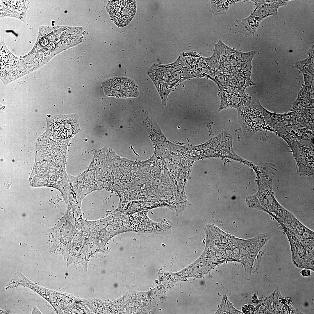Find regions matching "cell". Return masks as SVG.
<instances>
[{
    "label": "cell",
    "instance_id": "1",
    "mask_svg": "<svg viewBox=\"0 0 314 314\" xmlns=\"http://www.w3.org/2000/svg\"><path fill=\"white\" fill-rule=\"evenodd\" d=\"M251 97L249 105L237 109L238 122L242 127L243 136L246 139L264 129L267 125L263 114L264 108L259 99L253 95Z\"/></svg>",
    "mask_w": 314,
    "mask_h": 314
},
{
    "label": "cell",
    "instance_id": "2",
    "mask_svg": "<svg viewBox=\"0 0 314 314\" xmlns=\"http://www.w3.org/2000/svg\"><path fill=\"white\" fill-rule=\"evenodd\" d=\"M197 148L198 159L225 157L240 161L242 159L234 152L232 136L227 130H223L216 136L198 146Z\"/></svg>",
    "mask_w": 314,
    "mask_h": 314
},
{
    "label": "cell",
    "instance_id": "3",
    "mask_svg": "<svg viewBox=\"0 0 314 314\" xmlns=\"http://www.w3.org/2000/svg\"><path fill=\"white\" fill-rule=\"evenodd\" d=\"M267 176L265 187H263L262 194H257L250 197L246 200L249 207L265 211L273 217L278 222H282L285 219L288 210L283 207L277 201L272 191V180Z\"/></svg>",
    "mask_w": 314,
    "mask_h": 314
},
{
    "label": "cell",
    "instance_id": "4",
    "mask_svg": "<svg viewBox=\"0 0 314 314\" xmlns=\"http://www.w3.org/2000/svg\"><path fill=\"white\" fill-rule=\"evenodd\" d=\"M107 9L115 23L119 27L128 25L134 17L136 4L133 0L110 1Z\"/></svg>",
    "mask_w": 314,
    "mask_h": 314
},
{
    "label": "cell",
    "instance_id": "5",
    "mask_svg": "<svg viewBox=\"0 0 314 314\" xmlns=\"http://www.w3.org/2000/svg\"><path fill=\"white\" fill-rule=\"evenodd\" d=\"M20 287L30 288L49 302L55 312L60 311L67 304L69 299L67 293L57 291L36 284L25 276L20 279Z\"/></svg>",
    "mask_w": 314,
    "mask_h": 314
},
{
    "label": "cell",
    "instance_id": "6",
    "mask_svg": "<svg viewBox=\"0 0 314 314\" xmlns=\"http://www.w3.org/2000/svg\"><path fill=\"white\" fill-rule=\"evenodd\" d=\"M273 233L268 232L248 239H242L238 250L239 258L244 263L253 262L259 251L272 237Z\"/></svg>",
    "mask_w": 314,
    "mask_h": 314
},
{
    "label": "cell",
    "instance_id": "7",
    "mask_svg": "<svg viewBox=\"0 0 314 314\" xmlns=\"http://www.w3.org/2000/svg\"><path fill=\"white\" fill-rule=\"evenodd\" d=\"M105 93L118 97H134L139 94L137 86L132 80L118 77L109 79L103 83Z\"/></svg>",
    "mask_w": 314,
    "mask_h": 314
},
{
    "label": "cell",
    "instance_id": "8",
    "mask_svg": "<svg viewBox=\"0 0 314 314\" xmlns=\"http://www.w3.org/2000/svg\"><path fill=\"white\" fill-rule=\"evenodd\" d=\"M51 128L56 137L61 140L71 138L80 131L78 116L71 115L58 118L53 122Z\"/></svg>",
    "mask_w": 314,
    "mask_h": 314
},
{
    "label": "cell",
    "instance_id": "9",
    "mask_svg": "<svg viewBox=\"0 0 314 314\" xmlns=\"http://www.w3.org/2000/svg\"><path fill=\"white\" fill-rule=\"evenodd\" d=\"M205 231L206 241L224 246L233 250H238L242 240L212 224L207 225Z\"/></svg>",
    "mask_w": 314,
    "mask_h": 314
},
{
    "label": "cell",
    "instance_id": "10",
    "mask_svg": "<svg viewBox=\"0 0 314 314\" xmlns=\"http://www.w3.org/2000/svg\"><path fill=\"white\" fill-rule=\"evenodd\" d=\"M220 100L218 111L229 108H238L249 105L251 97L246 94L245 91L224 89L220 90L218 94Z\"/></svg>",
    "mask_w": 314,
    "mask_h": 314
},
{
    "label": "cell",
    "instance_id": "11",
    "mask_svg": "<svg viewBox=\"0 0 314 314\" xmlns=\"http://www.w3.org/2000/svg\"><path fill=\"white\" fill-rule=\"evenodd\" d=\"M0 71L1 79L6 84L23 75L19 69L17 59L2 47L1 49Z\"/></svg>",
    "mask_w": 314,
    "mask_h": 314
},
{
    "label": "cell",
    "instance_id": "12",
    "mask_svg": "<svg viewBox=\"0 0 314 314\" xmlns=\"http://www.w3.org/2000/svg\"><path fill=\"white\" fill-rule=\"evenodd\" d=\"M280 225L289 240L293 262L299 261L302 262L313 263L314 250H310L307 248L290 230L283 225Z\"/></svg>",
    "mask_w": 314,
    "mask_h": 314
},
{
    "label": "cell",
    "instance_id": "13",
    "mask_svg": "<svg viewBox=\"0 0 314 314\" xmlns=\"http://www.w3.org/2000/svg\"><path fill=\"white\" fill-rule=\"evenodd\" d=\"M172 65L152 66L148 71V74L152 80L162 99L165 103V87L172 72L176 68Z\"/></svg>",
    "mask_w": 314,
    "mask_h": 314
},
{
    "label": "cell",
    "instance_id": "14",
    "mask_svg": "<svg viewBox=\"0 0 314 314\" xmlns=\"http://www.w3.org/2000/svg\"><path fill=\"white\" fill-rule=\"evenodd\" d=\"M256 7L251 14L258 17L261 21L265 18L272 16L278 18L277 10L281 6H286L289 1L253 0Z\"/></svg>",
    "mask_w": 314,
    "mask_h": 314
},
{
    "label": "cell",
    "instance_id": "15",
    "mask_svg": "<svg viewBox=\"0 0 314 314\" xmlns=\"http://www.w3.org/2000/svg\"><path fill=\"white\" fill-rule=\"evenodd\" d=\"M261 21L251 14L247 17L238 20L236 24L238 32L246 37L254 36Z\"/></svg>",
    "mask_w": 314,
    "mask_h": 314
},
{
    "label": "cell",
    "instance_id": "16",
    "mask_svg": "<svg viewBox=\"0 0 314 314\" xmlns=\"http://www.w3.org/2000/svg\"><path fill=\"white\" fill-rule=\"evenodd\" d=\"M313 46L309 50V56L306 59L301 61L297 62L295 66L300 70L303 74H308L309 75L314 76V52Z\"/></svg>",
    "mask_w": 314,
    "mask_h": 314
},
{
    "label": "cell",
    "instance_id": "17",
    "mask_svg": "<svg viewBox=\"0 0 314 314\" xmlns=\"http://www.w3.org/2000/svg\"><path fill=\"white\" fill-rule=\"evenodd\" d=\"M240 1L212 0L210 6L215 16L226 14L230 6L234 3Z\"/></svg>",
    "mask_w": 314,
    "mask_h": 314
},
{
    "label": "cell",
    "instance_id": "18",
    "mask_svg": "<svg viewBox=\"0 0 314 314\" xmlns=\"http://www.w3.org/2000/svg\"><path fill=\"white\" fill-rule=\"evenodd\" d=\"M83 299L78 298L69 307L66 314H92Z\"/></svg>",
    "mask_w": 314,
    "mask_h": 314
},
{
    "label": "cell",
    "instance_id": "19",
    "mask_svg": "<svg viewBox=\"0 0 314 314\" xmlns=\"http://www.w3.org/2000/svg\"><path fill=\"white\" fill-rule=\"evenodd\" d=\"M48 43V40L46 38H42L40 41V44L42 46H45L47 45Z\"/></svg>",
    "mask_w": 314,
    "mask_h": 314
},
{
    "label": "cell",
    "instance_id": "20",
    "mask_svg": "<svg viewBox=\"0 0 314 314\" xmlns=\"http://www.w3.org/2000/svg\"><path fill=\"white\" fill-rule=\"evenodd\" d=\"M32 314H40L42 313L39 310L38 308L36 306H33L32 310Z\"/></svg>",
    "mask_w": 314,
    "mask_h": 314
},
{
    "label": "cell",
    "instance_id": "21",
    "mask_svg": "<svg viewBox=\"0 0 314 314\" xmlns=\"http://www.w3.org/2000/svg\"><path fill=\"white\" fill-rule=\"evenodd\" d=\"M0 314H8V312H7L6 311L3 310H2V309H0Z\"/></svg>",
    "mask_w": 314,
    "mask_h": 314
},
{
    "label": "cell",
    "instance_id": "22",
    "mask_svg": "<svg viewBox=\"0 0 314 314\" xmlns=\"http://www.w3.org/2000/svg\"><path fill=\"white\" fill-rule=\"evenodd\" d=\"M73 213H74V212H73ZM74 214H75V213H74ZM78 216H82V215H78Z\"/></svg>",
    "mask_w": 314,
    "mask_h": 314
}]
</instances>
